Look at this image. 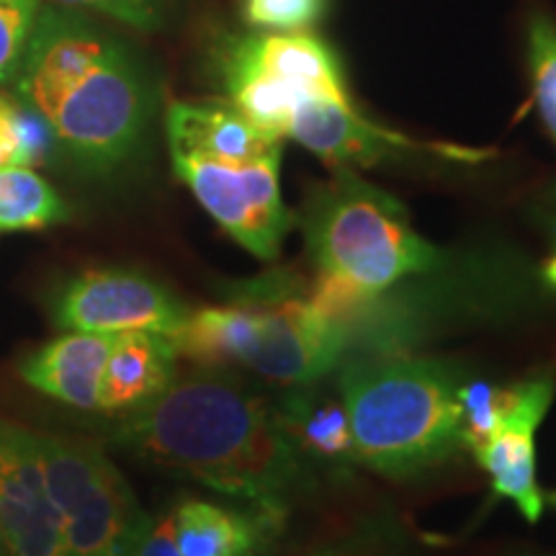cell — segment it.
<instances>
[{"label":"cell","instance_id":"10","mask_svg":"<svg viewBox=\"0 0 556 556\" xmlns=\"http://www.w3.org/2000/svg\"><path fill=\"white\" fill-rule=\"evenodd\" d=\"M0 541L5 556H67L39 438L0 417Z\"/></svg>","mask_w":556,"mask_h":556},{"label":"cell","instance_id":"3","mask_svg":"<svg viewBox=\"0 0 556 556\" xmlns=\"http://www.w3.org/2000/svg\"><path fill=\"white\" fill-rule=\"evenodd\" d=\"M299 227L317 268L312 302L351 332L389 287L441 263V250L415 232L405 204L353 168H332L328 180L315 184Z\"/></svg>","mask_w":556,"mask_h":556},{"label":"cell","instance_id":"27","mask_svg":"<svg viewBox=\"0 0 556 556\" xmlns=\"http://www.w3.org/2000/svg\"><path fill=\"white\" fill-rule=\"evenodd\" d=\"M0 556H5V552H3V541H0Z\"/></svg>","mask_w":556,"mask_h":556},{"label":"cell","instance_id":"24","mask_svg":"<svg viewBox=\"0 0 556 556\" xmlns=\"http://www.w3.org/2000/svg\"><path fill=\"white\" fill-rule=\"evenodd\" d=\"M304 556H397V546L392 539L374 533H353V536L340 539L336 544L319 546Z\"/></svg>","mask_w":556,"mask_h":556},{"label":"cell","instance_id":"22","mask_svg":"<svg viewBox=\"0 0 556 556\" xmlns=\"http://www.w3.org/2000/svg\"><path fill=\"white\" fill-rule=\"evenodd\" d=\"M323 13V0H245V16L268 31H302Z\"/></svg>","mask_w":556,"mask_h":556},{"label":"cell","instance_id":"11","mask_svg":"<svg viewBox=\"0 0 556 556\" xmlns=\"http://www.w3.org/2000/svg\"><path fill=\"white\" fill-rule=\"evenodd\" d=\"M556 379L548 374L507 387V400L497 426L471 456L490 475L497 497L510 500L526 520L536 523L546 497L536 484V430L552 407Z\"/></svg>","mask_w":556,"mask_h":556},{"label":"cell","instance_id":"2","mask_svg":"<svg viewBox=\"0 0 556 556\" xmlns=\"http://www.w3.org/2000/svg\"><path fill=\"white\" fill-rule=\"evenodd\" d=\"M24 106L50 124L60 148L96 170L137 148L150 116L142 70L119 39L73 9H47L16 73Z\"/></svg>","mask_w":556,"mask_h":556},{"label":"cell","instance_id":"5","mask_svg":"<svg viewBox=\"0 0 556 556\" xmlns=\"http://www.w3.org/2000/svg\"><path fill=\"white\" fill-rule=\"evenodd\" d=\"M178 356L197 364H238L278 384H315L343 364L353 332L315 307L309 289L266 278L248 283L229 304L189 312Z\"/></svg>","mask_w":556,"mask_h":556},{"label":"cell","instance_id":"25","mask_svg":"<svg viewBox=\"0 0 556 556\" xmlns=\"http://www.w3.org/2000/svg\"><path fill=\"white\" fill-rule=\"evenodd\" d=\"M137 556H184L176 544V536H173L170 516L150 520V528L137 548Z\"/></svg>","mask_w":556,"mask_h":556},{"label":"cell","instance_id":"23","mask_svg":"<svg viewBox=\"0 0 556 556\" xmlns=\"http://www.w3.org/2000/svg\"><path fill=\"white\" fill-rule=\"evenodd\" d=\"M52 3L62 9L99 11L139 31H152L165 21L170 0H52Z\"/></svg>","mask_w":556,"mask_h":556},{"label":"cell","instance_id":"8","mask_svg":"<svg viewBox=\"0 0 556 556\" xmlns=\"http://www.w3.org/2000/svg\"><path fill=\"white\" fill-rule=\"evenodd\" d=\"M173 168L229 238L255 258H278L294 225L281 197V148L253 157L173 155Z\"/></svg>","mask_w":556,"mask_h":556},{"label":"cell","instance_id":"4","mask_svg":"<svg viewBox=\"0 0 556 556\" xmlns=\"http://www.w3.org/2000/svg\"><path fill=\"white\" fill-rule=\"evenodd\" d=\"M458 389L462 377L438 358L366 356L340 366L358 464L405 479L454 456L464 448Z\"/></svg>","mask_w":556,"mask_h":556},{"label":"cell","instance_id":"21","mask_svg":"<svg viewBox=\"0 0 556 556\" xmlns=\"http://www.w3.org/2000/svg\"><path fill=\"white\" fill-rule=\"evenodd\" d=\"M37 18L39 0H0V83L16 78Z\"/></svg>","mask_w":556,"mask_h":556},{"label":"cell","instance_id":"14","mask_svg":"<svg viewBox=\"0 0 556 556\" xmlns=\"http://www.w3.org/2000/svg\"><path fill=\"white\" fill-rule=\"evenodd\" d=\"M114 336L70 332L39 348L21 366V377L39 392L78 409H99L101 374Z\"/></svg>","mask_w":556,"mask_h":556},{"label":"cell","instance_id":"1","mask_svg":"<svg viewBox=\"0 0 556 556\" xmlns=\"http://www.w3.org/2000/svg\"><path fill=\"white\" fill-rule=\"evenodd\" d=\"M129 413L116 430L119 446L268 516H287L315 479L276 407L212 368L173 379Z\"/></svg>","mask_w":556,"mask_h":556},{"label":"cell","instance_id":"12","mask_svg":"<svg viewBox=\"0 0 556 556\" xmlns=\"http://www.w3.org/2000/svg\"><path fill=\"white\" fill-rule=\"evenodd\" d=\"M330 168L377 165L397 152L426 150V144L381 127L361 114L351 96H323L299 103L283 131Z\"/></svg>","mask_w":556,"mask_h":556},{"label":"cell","instance_id":"13","mask_svg":"<svg viewBox=\"0 0 556 556\" xmlns=\"http://www.w3.org/2000/svg\"><path fill=\"white\" fill-rule=\"evenodd\" d=\"M170 155L253 157L281 148L283 139L255 127L229 101H176L168 119Z\"/></svg>","mask_w":556,"mask_h":556},{"label":"cell","instance_id":"15","mask_svg":"<svg viewBox=\"0 0 556 556\" xmlns=\"http://www.w3.org/2000/svg\"><path fill=\"white\" fill-rule=\"evenodd\" d=\"M176 340L160 332H119L101 374L99 409H135L176 379Z\"/></svg>","mask_w":556,"mask_h":556},{"label":"cell","instance_id":"6","mask_svg":"<svg viewBox=\"0 0 556 556\" xmlns=\"http://www.w3.org/2000/svg\"><path fill=\"white\" fill-rule=\"evenodd\" d=\"M219 67L227 101L278 139L299 103L351 96L336 52L307 31H255L229 39Z\"/></svg>","mask_w":556,"mask_h":556},{"label":"cell","instance_id":"26","mask_svg":"<svg viewBox=\"0 0 556 556\" xmlns=\"http://www.w3.org/2000/svg\"><path fill=\"white\" fill-rule=\"evenodd\" d=\"M554 240H556V206H554ZM544 278H546L548 287L556 289V248H554V255L546 261V266H544Z\"/></svg>","mask_w":556,"mask_h":556},{"label":"cell","instance_id":"18","mask_svg":"<svg viewBox=\"0 0 556 556\" xmlns=\"http://www.w3.org/2000/svg\"><path fill=\"white\" fill-rule=\"evenodd\" d=\"M67 219L65 201L26 165H0V232L47 229Z\"/></svg>","mask_w":556,"mask_h":556},{"label":"cell","instance_id":"17","mask_svg":"<svg viewBox=\"0 0 556 556\" xmlns=\"http://www.w3.org/2000/svg\"><path fill=\"white\" fill-rule=\"evenodd\" d=\"M309 387H294L289 397L278 402L276 413L312 469H328L332 475L351 471L358 454L343 400L325 397Z\"/></svg>","mask_w":556,"mask_h":556},{"label":"cell","instance_id":"16","mask_svg":"<svg viewBox=\"0 0 556 556\" xmlns=\"http://www.w3.org/2000/svg\"><path fill=\"white\" fill-rule=\"evenodd\" d=\"M173 536L184 556H261L283 518L240 513L206 500H184L170 513Z\"/></svg>","mask_w":556,"mask_h":556},{"label":"cell","instance_id":"9","mask_svg":"<svg viewBox=\"0 0 556 556\" xmlns=\"http://www.w3.org/2000/svg\"><path fill=\"white\" fill-rule=\"evenodd\" d=\"M189 309L152 278L122 268H93L70 278L54 319L70 332H160L176 338Z\"/></svg>","mask_w":556,"mask_h":556},{"label":"cell","instance_id":"20","mask_svg":"<svg viewBox=\"0 0 556 556\" xmlns=\"http://www.w3.org/2000/svg\"><path fill=\"white\" fill-rule=\"evenodd\" d=\"M528 60L541 122L556 142V24L546 13H539L528 24Z\"/></svg>","mask_w":556,"mask_h":556},{"label":"cell","instance_id":"7","mask_svg":"<svg viewBox=\"0 0 556 556\" xmlns=\"http://www.w3.org/2000/svg\"><path fill=\"white\" fill-rule=\"evenodd\" d=\"M67 556H137L150 516L93 443L37 435Z\"/></svg>","mask_w":556,"mask_h":556},{"label":"cell","instance_id":"19","mask_svg":"<svg viewBox=\"0 0 556 556\" xmlns=\"http://www.w3.org/2000/svg\"><path fill=\"white\" fill-rule=\"evenodd\" d=\"M58 139L50 124L29 106H16L0 96V165H29L45 160Z\"/></svg>","mask_w":556,"mask_h":556}]
</instances>
